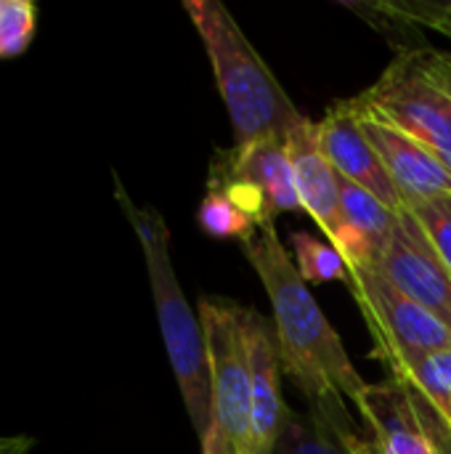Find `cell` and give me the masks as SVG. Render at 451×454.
Instances as JSON below:
<instances>
[{
    "label": "cell",
    "instance_id": "cell-1",
    "mask_svg": "<svg viewBox=\"0 0 451 454\" xmlns=\"http://www.w3.org/2000/svg\"><path fill=\"white\" fill-rule=\"evenodd\" d=\"M239 245L266 287L282 370L306 396V410L332 423H351L354 415L343 402L356 404L367 383L279 242L276 226H258Z\"/></svg>",
    "mask_w": 451,
    "mask_h": 454
},
{
    "label": "cell",
    "instance_id": "cell-2",
    "mask_svg": "<svg viewBox=\"0 0 451 454\" xmlns=\"http://www.w3.org/2000/svg\"><path fill=\"white\" fill-rule=\"evenodd\" d=\"M207 51L221 98L234 128V149L266 136H287L303 114L271 74L237 19L218 0L183 3Z\"/></svg>",
    "mask_w": 451,
    "mask_h": 454
},
{
    "label": "cell",
    "instance_id": "cell-3",
    "mask_svg": "<svg viewBox=\"0 0 451 454\" xmlns=\"http://www.w3.org/2000/svg\"><path fill=\"white\" fill-rule=\"evenodd\" d=\"M117 202L122 205L128 221L138 234L167 359L178 391L183 396L189 420L194 426V434L202 444L210 428V362H207L202 319L191 311L181 290V282L175 277L173 258H170V231L162 215L152 207H138L125 194L120 181H117Z\"/></svg>",
    "mask_w": 451,
    "mask_h": 454
},
{
    "label": "cell",
    "instance_id": "cell-4",
    "mask_svg": "<svg viewBox=\"0 0 451 454\" xmlns=\"http://www.w3.org/2000/svg\"><path fill=\"white\" fill-rule=\"evenodd\" d=\"M354 101L420 141L451 170V53L409 45Z\"/></svg>",
    "mask_w": 451,
    "mask_h": 454
},
{
    "label": "cell",
    "instance_id": "cell-5",
    "mask_svg": "<svg viewBox=\"0 0 451 454\" xmlns=\"http://www.w3.org/2000/svg\"><path fill=\"white\" fill-rule=\"evenodd\" d=\"M245 314L247 309L234 301H199L210 362V428L202 454H250L253 375Z\"/></svg>",
    "mask_w": 451,
    "mask_h": 454
},
{
    "label": "cell",
    "instance_id": "cell-6",
    "mask_svg": "<svg viewBox=\"0 0 451 454\" xmlns=\"http://www.w3.org/2000/svg\"><path fill=\"white\" fill-rule=\"evenodd\" d=\"M346 287L372 333L375 354L391 367L393 380L407 386L425 356L451 348L449 327L436 314L399 293L372 266L351 269Z\"/></svg>",
    "mask_w": 451,
    "mask_h": 454
},
{
    "label": "cell",
    "instance_id": "cell-7",
    "mask_svg": "<svg viewBox=\"0 0 451 454\" xmlns=\"http://www.w3.org/2000/svg\"><path fill=\"white\" fill-rule=\"evenodd\" d=\"M207 184L226 189L255 226H274L282 213L303 210L282 136H266L221 154L210 165Z\"/></svg>",
    "mask_w": 451,
    "mask_h": 454
},
{
    "label": "cell",
    "instance_id": "cell-8",
    "mask_svg": "<svg viewBox=\"0 0 451 454\" xmlns=\"http://www.w3.org/2000/svg\"><path fill=\"white\" fill-rule=\"evenodd\" d=\"M356 407L377 454H444L441 420L415 388L399 380L367 383Z\"/></svg>",
    "mask_w": 451,
    "mask_h": 454
},
{
    "label": "cell",
    "instance_id": "cell-9",
    "mask_svg": "<svg viewBox=\"0 0 451 454\" xmlns=\"http://www.w3.org/2000/svg\"><path fill=\"white\" fill-rule=\"evenodd\" d=\"M372 269L451 330V271L407 210L399 215L396 229L377 253Z\"/></svg>",
    "mask_w": 451,
    "mask_h": 454
},
{
    "label": "cell",
    "instance_id": "cell-10",
    "mask_svg": "<svg viewBox=\"0 0 451 454\" xmlns=\"http://www.w3.org/2000/svg\"><path fill=\"white\" fill-rule=\"evenodd\" d=\"M346 104L359 120L369 144L375 146L377 157L383 160L391 181L404 197V205L415 200L451 197V170L431 149H425L420 141L401 133L399 128L377 120L375 114L362 109L354 98H346Z\"/></svg>",
    "mask_w": 451,
    "mask_h": 454
},
{
    "label": "cell",
    "instance_id": "cell-11",
    "mask_svg": "<svg viewBox=\"0 0 451 454\" xmlns=\"http://www.w3.org/2000/svg\"><path fill=\"white\" fill-rule=\"evenodd\" d=\"M316 136L322 152L327 154L330 165L340 178L367 189L393 213H404V197L399 194L383 160L377 157L375 146L364 136L359 120L354 117L346 101H338L324 114V120L316 122Z\"/></svg>",
    "mask_w": 451,
    "mask_h": 454
},
{
    "label": "cell",
    "instance_id": "cell-12",
    "mask_svg": "<svg viewBox=\"0 0 451 454\" xmlns=\"http://www.w3.org/2000/svg\"><path fill=\"white\" fill-rule=\"evenodd\" d=\"M284 146L303 213L316 221L327 242L338 250L346 229L340 210V176L319 146L316 122L303 114V120L284 136Z\"/></svg>",
    "mask_w": 451,
    "mask_h": 454
},
{
    "label": "cell",
    "instance_id": "cell-13",
    "mask_svg": "<svg viewBox=\"0 0 451 454\" xmlns=\"http://www.w3.org/2000/svg\"><path fill=\"white\" fill-rule=\"evenodd\" d=\"M247 330V354H250V375H253V415H250V454H274L279 442L287 404L282 399V359L276 346L274 327L247 309L245 314Z\"/></svg>",
    "mask_w": 451,
    "mask_h": 454
},
{
    "label": "cell",
    "instance_id": "cell-14",
    "mask_svg": "<svg viewBox=\"0 0 451 454\" xmlns=\"http://www.w3.org/2000/svg\"><path fill=\"white\" fill-rule=\"evenodd\" d=\"M274 454H377L356 420L332 423L311 410H287Z\"/></svg>",
    "mask_w": 451,
    "mask_h": 454
},
{
    "label": "cell",
    "instance_id": "cell-15",
    "mask_svg": "<svg viewBox=\"0 0 451 454\" xmlns=\"http://www.w3.org/2000/svg\"><path fill=\"white\" fill-rule=\"evenodd\" d=\"M292 261L303 277L306 285H324V282H348L351 266L343 261V255L324 239L308 234V231H292L290 234Z\"/></svg>",
    "mask_w": 451,
    "mask_h": 454
},
{
    "label": "cell",
    "instance_id": "cell-16",
    "mask_svg": "<svg viewBox=\"0 0 451 454\" xmlns=\"http://www.w3.org/2000/svg\"><path fill=\"white\" fill-rule=\"evenodd\" d=\"M197 221L202 226L205 234L215 237V239H237L245 242L258 226L253 221V215L221 186L207 184V194L199 202V213Z\"/></svg>",
    "mask_w": 451,
    "mask_h": 454
},
{
    "label": "cell",
    "instance_id": "cell-17",
    "mask_svg": "<svg viewBox=\"0 0 451 454\" xmlns=\"http://www.w3.org/2000/svg\"><path fill=\"white\" fill-rule=\"evenodd\" d=\"M409 388H415L428 407L439 415V420L447 426L449 431L451 423V348L436 351L431 356H425L417 370L412 372Z\"/></svg>",
    "mask_w": 451,
    "mask_h": 454
},
{
    "label": "cell",
    "instance_id": "cell-18",
    "mask_svg": "<svg viewBox=\"0 0 451 454\" xmlns=\"http://www.w3.org/2000/svg\"><path fill=\"white\" fill-rule=\"evenodd\" d=\"M404 210L415 218V223L425 234L433 253L451 271V197L415 200V202H407Z\"/></svg>",
    "mask_w": 451,
    "mask_h": 454
},
{
    "label": "cell",
    "instance_id": "cell-19",
    "mask_svg": "<svg viewBox=\"0 0 451 454\" xmlns=\"http://www.w3.org/2000/svg\"><path fill=\"white\" fill-rule=\"evenodd\" d=\"M35 35V5L27 0H3L0 5V59L19 56Z\"/></svg>",
    "mask_w": 451,
    "mask_h": 454
},
{
    "label": "cell",
    "instance_id": "cell-20",
    "mask_svg": "<svg viewBox=\"0 0 451 454\" xmlns=\"http://www.w3.org/2000/svg\"><path fill=\"white\" fill-rule=\"evenodd\" d=\"M441 35H447V37H451V27H449V29H444Z\"/></svg>",
    "mask_w": 451,
    "mask_h": 454
},
{
    "label": "cell",
    "instance_id": "cell-21",
    "mask_svg": "<svg viewBox=\"0 0 451 454\" xmlns=\"http://www.w3.org/2000/svg\"><path fill=\"white\" fill-rule=\"evenodd\" d=\"M449 439H451V423H449Z\"/></svg>",
    "mask_w": 451,
    "mask_h": 454
},
{
    "label": "cell",
    "instance_id": "cell-22",
    "mask_svg": "<svg viewBox=\"0 0 451 454\" xmlns=\"http://www.w3.org/2000/svg\"><path fill=\"white\" fill-rule=\"evenodd\" d=\"M0 5H3V0H0Z\"/></svg>",
    "mask_w": 451,
    "mask_h": 454
}]
</instances>
